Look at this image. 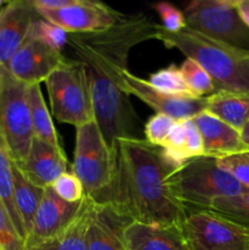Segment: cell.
Here are the masks:
<instances>
[{
    "mask_svg": "<svg viewBox=\"0 0 249 250\" xmlns=\"http://www.w3.org/2000/svg\"><path fill=\"white\" fill-rule=\"evenodd\" d=\"M160 27L139 12L124 15L104 31L68 36L72 60L82 63L87 75L94 121L112 151L120 139L142 138L141 122L122 88V73L127 70L131 49L155 39Z\"/></svg>",
    "mask_w": 249,
    "mask_h": 250,
    "instance_id": "6da1fadb",
    "label": "cell"
},
{
    "mask_svg": "<svg viewBox=\"0 0 249 250\" xmlns=\"http://www.w3.org/2000/svg\"><path fill=\"white\" fill-rule=\"evenodd\" d=\"M155 39L202 66L216 92L249 94L248 51L225 45L187 27L178 33H168L160 27Z\"/></svg>",
    "mask_w": 249,
    "mask_h": 250,
    "instance_id": "3957f363",
    "label": "cell"
},
{
    "mask_svg": "<svg viewBox=\"0 0 249 250\" xmlns=\"http://www.w3.org/2000/svg\"><path fill=\"white\" fill-rule=\"evenodd\" d=\"M51 112L59 122L77 127L94 120L89 83L83 65L66 59L45 80Z\"/></svg>",
    "mask_w": 249,
    "mask_h": 250,
    "instance_id": "5b68a950",
    "label": "cell"
},
{
    "mask_svg": "<svg viewBox=\"0 0 249 250\" xmlns=\"http://www.w3.org/2000/svg\"><path fill=\"white\" fill-rule=\"evenodd\" d=\"M168 182L187 211L207 210L217 198L236 197L249 192L219 165L217 158L211 156L186 161L172 171Z\"/></svg>",
    "mask_w": 249,
    "mask_h": 250,
    "instance_id": "277c9868",
    "label": "cell"
},
{
    "mask_svg": "<svg viewBox=\"0 0 249 250\" xmlns=\"http://www.w3.org/2000/svg\"><path fill=\"white\" fill-rule=\"evenodd\" d=\"M187 136H186L185 121H175L170 129L167 138L161 148L168 160L175 165L181 166L189 160L187 155Z\"/></svg>",
    "mask_w": 249,
    "mask_h": 250,
    "instance_id": "83f0119b",
    "label": "cell"
},
{
    "mask_svg": "<svg viewBox=\"0 0 249 250\" xmlns=\"http://www.w3.org/2000/svg\"><path fill=\"white\" fill-rule=\"evenodd\" d=\"M149 84L155 89L170 95H185V97H197L190 92L189 87L183 78L182 72L176 65L161 68L149 77Z\"/></svg>",
    "mask_w": 249,
    "mask_h": 250,
    "instance_id": "d4e9b609",
    "label": "cell"
},
{
    "mask_svg": "<svg viewBox=\"0 0 249 250\" xmlns=\"http://www.w3.org/2000/svg\"><path fill=\"white\" fill-rule=\"evenodd\" d=\"M186 83L189 87L190 92L197 97H209L214 94L215 85L207 71L198 65L195 61L186 59L180 67Z\"/></svg>",
    "mask_w": 249,
    "mask_h": 250,
    "instance_id": "4316f807",
    "label": "cell"
},
{
    "mask_svg": "<svg viewBox=\"0 0 249 250\" xmlns=\"http://www.w3.org/2000/svg\"><path fill=\"white\" fill-rule=\"evenodd\" d=\"M202 134L204 156L225 158L233 154L249 151L241 138V132L221 121L207 110L193 117Z\"/></svg>",
    "mask_w": 249,
    "mask_h": 250,
    "instance_id": "e0dca14e",
    "label": "cell"
},
{
    "mask_svg": "<svg viewBox=\"0 0 249 250\" xmlns=\"http://www.w3.org/2000/svg\"><path fill=\"white\" fill-rule=\"evenodd\" d=\"M2 4H4V1H1V0H0V6H2Z\"/></svg>",
    "mask_w": 249,
    "mask_h": 250,
    "instance_id": "74e56055",
    "label": "cell"
},
{
    "mask_svg": "<svg viewBox=\"0 0 249 250\" xmlns=\"http://www.w3.org/2000/svg\"><path fill=\"white\" fill-rule=\"evenodd\" d=\"M182 233L190 250H249V229L209 210L188 211Z\"/></svg>",
    "mask_w": 249,
    "mask_h": 250,
    "instance_id": "9c48e42d",
    "label": "cell"
},
{
    "mask_svg": "<svg viewBox=\"0 0 249 250\" xmlns=\"http://www.w3.org/2000/svg\"><path fill=\"white\" fill-rule=\"evenodd\" d=\"M54 192L67 203H80L84 197V189L73 171L62 173L51 186Z\"/></svg>",
    "mask_w": 249,
    "mask_h": 250,
    "instance_id": "f1b7e54d",
    "label": "cell"
},
{
    "mask_svg": "<svg viewBox=\"0 0 249 250\" xmlns=\"http://www.w3.org/2000/svg\"><path fill=\"white\" fill-rule=\"evenodd\" d=\"M0 133L15 164L27 158L34 139L28 85L0 66Z\"/></svg>",
    "mask_w": 249,
    "mask_h": 250,
    "instance_id": "8992f818",
    "label": "cell"
},
{
    "mask_svg": "<svg viewBox=\"0 0 249 250\" xmlns=\"http://www.w3.org/2000/svg\"><path fill=\"white\" fill-rule=\"evenodd\" d=\"M36 11H54L68 6L72 0H31Z\"/></svg>",
    "mask_w": 249,
    "mask_h": 250,
    "instance_id": "e575fe53",
    "label": "cell"
},
{
    "mask_svg": "<svg viewBox=\"0 0 249 250\" xmlns=\"http://www.w3.org/2000/svg\"><path fill=\"white\" fill-rule=\"evenodd\" d=\"M205 110L241 132L249 122V94L215 92L208 97Z\"/></svg>",
    "mask_w": 249,
    "mask_h": 250,
    "instance_id": "ffe728a7",
    "label": "cell"
},
{
    "mask_svg": "<svg viewBox=\"0 0 249 250\" xmlns=\"http://www.w3.org/2000/svg\"><path fill=\"white\" fill-rule=\"evenodd\" d=\"M124 238L127 250H190L182 227L128 221Z\"/></svg>",
    "mask_w": 249,
    "mask_h": 250,
    "instance_id": "2e32d148",
    "label": "cell"
},
{
    "mask_svg": "<svg viewBox=\"0 0 249 250\" xmlns=\"http://www.w3.org/2000/svg\"><path fill=\"white\" fill-rule=\"evenodd\" d=\"M177 165L161 146L144 138L120 139L114 150V173L106 192L97 200L131 221L182 227L188 211L168 178Z\"/></svg>",
    "mask_w": 249,
    "mask_h": 250,
    "instance_id": "7a4b0ae2",
    "label": "cell"
},
{
    "mask_svg": "<svg viewBox=\"0 0 249 250\" xmlns=\"http://www.w3.org/2000/svg\"><path fill=\"white\" fill-rule=\"evenodd\" d=\"M0 199L4 203L7 212L10 215L15 229L19 233L20 238L26 239V232L21 224L14 202V161L7 150L6 143L0 133Z\"/></svg>",
    "mask_w": 249,
    "mask_h": 250,
    "instance_id": "603a6c76",
    "label": "cell"
},
{
    "mask_svg": "<svg viewBox=\"0 0 249 250\" xmlns=\"http://www.w3.org/2000/svg\"><path fill=\"white\" fill-rule=\"evenodd\" d=\"M207 210L249 229V192L236 197L217 198Z\"/></svg>",
    "mask_w": 249,
    "mask_h": 250,
    "instance_id": "cb8c5ba5",
    "label": "cell"
},
{
    "mask_svg": "<svg viewBox=\"0 0 249 250\" xmlns=\"http://www.w3.org/2000/svg\"><path fill=\"white\" fill-rule=\"evenodd\" d=\"M0 250H26L24 243L15 229L10 215L0 199Z\"/></svg>",
    "mask_w": 249,
    "mask_h": 250,
    "instance_id": "4dcf8cb0",
    "label": "cell"
},
{
    "mask_svg": "<svg viewBox=\"0 0 249 250\" xmlns=\"http://www.w3.org/2000/svg\"><path fill=\"white\" fill-rule=\"evenodd\" d=\"M171 117L163 114H155L146 121L144 126V134L148 143L156 146H163L173 125Z\"/></svg>",
    "mask_w": 249,
    "mask_h": 250,
    "instance_id": "f546056e",
    "label": "cell"
},
{
    "mask_svg": "<svg viewBox=\"0 0 249 250\" xmlns=\"http://www.w3.org/2000/svg\"><path fill=\"white\" fill-rule=\"evenodd\" d=\"M154 9L156 10L163 21L161 27L168 33H178L187 27L185 14L172 4L158 2L154 5Z\"/></svg>",
    "mask_w": 249,
    "mask_h": 250,
    "instance_id": "d6a6232c",
    "label": "cell"
},
{
    "mask_svg": "<svg viewBox=\"0 0 249 250\" xmlns=\"http://www.w3.org/2000/svg\"><path fill=\"white\" fill-rule=\"evenodd\" d=\"M219 165L231 173L243 187L249 189V151L217 159Z\"/></svg>",
    "mask_w": 249,
    "mask_h": 250,
    "instance_id": "1f68e13d",
    "label": "cell"
},
{
    "mask_svg": "<svg viewBox=\"0 0 249 250\" xmlns=\"http://www.w3.org/2000/svg\"><path fill=\"white\" fill-rule=\"evenodd\" d=\"M128 221L109 205L95 202L88 229V250H127L124 229Z\"/></svg>",
    "mask_w": 249,
    "mask_h": 250,
    "instance_id": "ac0fdd59",
    "label": "cell"
},
{
    "mask_svg": "<svg viewBox=\"0 0 249 250\" xmlns=\"http://www.w3.org/2000/svg\"><path fill=\"white\" fill-rule=\"evenodd\" d=\"M122 88L151 107L156 114L171 117L173 121L193 119L207 109L208 97L170 95L155 89L148 81L137 77L128 70L122 73Z\"/></svg>",
    "mask_w": 249,
    "mask_h": 250,
    "instance_id": "8fae6325",
    "label": "cell"
},
{
    "mask_svg": "<svg viewBox=\"0 0 249 250\" xmlns=\"http://www.w3.org/2000/svg\"><path fill=\"white\" fill-rule=\"evenodd\" d=\"M38 16L31 0H14L0 10V66L19 50Z\"/></svg>",
    "mask_w": 249,
    "mask_h": 250,
    "instance_id": "9a60e30c",
    "label": "cell"
},
{
    "mask_svg": "<svg viewBox=\"0 0 249 250\" xmlns=\"http://www.w3.org/2000/svg\"><path fill=\"white\" fill-rule=\"evenodd\" d=\"M41 17L67 33H94L110 28L124 14L93 0H72L68 6L54 11H37Z\"/></svg>",
    "mask_w": 249,
    "mask_h": 250,
    "instance_id": "30bf717a",
    "label": "cell"
},
{
    "mask_svg": "<svg viewBox=\"0 0 249 250\" xmlns=\"http://www.w3.org/2000/svg\"><path fill=\"white\" fill-rule=\"evenodd\" d=\"M72 171L81 181L84 195L97 202L109 188L114 173V151L103 138L97 122L77 127Z\"/></svg>",
    "mask_w": 249,
    "mask_h": 250,
    "instance_id": "52a82bcc",
    "label": "cell"
},
{
    "mask_svg": "<svg viewBox=\"0 0 249 250\" xmlns=\"http://www.w3.org/2000/svg\"><path fill=\"white\" fill-rule=\"evenodd\" d=\"M44 189L32 185L24 178L21 171L14 164V202L26 237L33 224L34 216L43 199Z\"/></svg>",
    "mask_w": 249,
    "mask_h": 250,
    "instance_id": "44dd1931",
    "label": "cell"
},
{
    "mask_svg": "<svg viewBox=\"0 0 249 250\" xmlns=\"http://www.w3.org/2000/svg\"><path fill=\"white\" fill-rule=\"evenodd\" d=\"M65 60L62 53L27 37L4 67L24 84H41Z\"/></svg>",
    "mask_w": 249,
    "mask_h": 250,
    "instance_id": "7c38bea8",
    "label": "cell"
},
{
    "mask_svg": "<svg viewBox=\"0 0 249 250\" xmlns=\"http://www.w3.org/2000/svg\"><path fill=\"white\" fill-rule=\"evenodd\" d=\"M15 165L26 180L43 189L51 187L62 173L72 171L63 149H58L37 138L32 142L27 158Z\"/></svg>",
    "mask_w": 249,
    "mask_h": 250,
    "instance_id": "5bb4252c",
    "label": "cell"
},
{
    "mask_svg": "<svg viewBox=\"0 0 249 250\" xmlns=\"http://www.w3.org/2000/svg\"><path fill=\"white\" fill-rule=\"evenodd\" d=\"M241 138H242V142H243V144L246 146V148L249 150V122L243 127V128H242Z\"/></svg>",
    "mask_w": 249,
    "mask_h": 250,
    "instance_id": "8d00e7d4",
    "label": "cell"
},
{
    "mask_svg": "<svg viewBox=\"0 0 249 250\" xmlns=\"http://www.w3.org/2000/svg\"><path fill=\"white\" fill-rule=\"evenodd\" d=\"M236 7L241 19L249 27V0H236Z\"/></svg>",
    "mask_w": 249,
    "mask_h": 250,
    "instance_id": "d590c367",
    "label": "cell"
},
{
    "mask_svg": "<svg viewBox=\"0 0 249 250\" xmlns=\"http://www.w3.org/2000/svg\"><path fill=\"white\" fill-rule=\"evenodd\" d=\"M28 104L31 110L34 138L58 149H62L59 141V134L44 102L41 84L28 85Z\"/></svg>",
    "mask_w": 249,
    "mask_h": 250,
    "instance_id": "7402d4cb",
    "label": "cell"
},
{
    "mask_svg": "<svg viewBox=\"0 0 249 250\" xmlns=\"http://www.w3.org/2000/svg\"><path fill=\"white\" fill-rule=\"evenodd\" d=\"M95 202L84 195L76 216L59 234L27 250H88V229Z\"/></svg>",
    "mask_w": 249,
    "mask_h": 250,
    "instance_id": "d6986e66",
    "label": "cell"
},
{
    "mask_svg": "<svg viewBox=\"0 0 249 250\" xmlns=\"http://www.w3.org/2000/svg\"><path fill=\"white\" fill-rule=\"evenodd\" d=\"M81 202L67 203L61 199L53 188H45L33 224L24 239L26 250L39 246L60 233L76 216Z\"/></svg>",
    "mask_w": 249,
    "mask_h": 250,
    "instance_id": "4fadbf2b",
    "label": "cell"
},
{
    "mask_svg": "<svg viewBox=\"0 0 249 250\" xmlns=\"http://www.w3.org/2000/svg\"><path fill=\"white\" fill-rule=\"evenodd\" d=\"M186 136H187V155L188 158L195 159L204 156V146H203L202 134L195 125L194 120H185Z\"/></svg>",
    "mask_w": 249,
    "mask_h": 250,
    "instance_id": "836d02e7",
    "label": "cell"
},
{
    "mask_svg": "<svg viewBox=\"0 0 249 250\" xmlns=\"http://www.w3.org/2000/svg\"><path fill=\"white\" fill-rule=\"evenodd\" d=\"M183 14L187 28L249 53V27L237 11L236 0H194Z\"/></svg>",
    "mask_w": 249,
    "mask_h": 250,
    "instance_id": "ba28073f",
    "label": "cell"
},
{
    "mask_svg": "<svg viewBox=\"0 0 249 250\" xmlns=\"http://www.w3.org/2000/svg\"><path fill=\"white\" fill-rule=\"evenodd\" d=\"M68 36L70 33L63 31L59 26L50 23L41 16L34 20L28 33V37L45 44L54 50L60 51V53H62L63 48L67 45Z\"/></svg>",
    "mask_w": 249,
    "mask_h": 250,
    "instance_id": "484cf974",
    "label": "cell"
}]
</instances>
